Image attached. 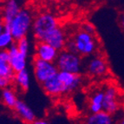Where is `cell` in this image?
<instances>
[{
	"label": "cell",
	"instance_id": "1",
	"mask_svg": "<svg viewBox=\"0 0 124 124\" xmlns=\"http://www.w3.org/2000/svg\"><path fill=\"white\" fill-rule=\"evenodd\" d=\"M32 16L28 10L21 9L18 14L10 23H4V30L10 31L15 41L26 37L32 26Z\"/></svg>",
	"mask_w": 124,
	"mask_h": 124
},
{
	"label": "cell",
	"instance_id": "2",
	"mask_svg": "<svg viewBox=\"0 0 124 124\" xmlns=\"http://www.w3.org/2000/svg\"><path fill=\"white\" fill-rule=\"evenodd\" d=\"M56 65L58 70L60 71L81 73L83 68V62L81 55L63 49L59 51L56 60Z\"/></svg>",
	"mask_w": 124,
	"mask_h": 124
},
{
	"label": "cell",
	"instance_id": "3",
	"mask_svg": "<svg viewBox=\"0 0 124 124\" xmlns=\"http://www.w3.org/2000/svg\"><path fill=\"white\" fill-rule=\"evenodd\" d=\"M58 26V21L53 15L44 13L37 17L32 23L34 36L37 41H43L49 32Z\"/></svg>",
	"mask_w": 124,
	"mask_h": 124
},
{
	"label": "cell",
	"instance_id": "4",
	"mask_svg": "<svg viewBox=\"0 0 124 124\" xmlns=\"http://www.w3.org/2000/svg\"><path fill=\"white\" fill-rule=\"evenodd\" d=\"M33 71L36 80L42 84L57 74V67L54 62L42 60L37 56L33 59Z\"/></svg>",
	"mask_w": 124,
	"mask_h": 124
},
{
	"label": "cell",
	"instance_id": "5",
	"mask_svg": "<svg viewBox=\"0 0 124 124\" xmlns=\"http://www.w3.org/2000/svg\"><path fill=\"white\" fill-rule=\"evenodd\" d=\"M104 91V97L102 101V109L113 115L116 114L121 107V96L118 89L114 85H108Z\"/></svg>",
	"mask_w": 124,
	"mask_h": 124
},
{
	"label": "cell",
	"instance_id": "6",
	"mask_svg": "<svg viewBox=\"0 0 124 124\" xmlns=\"http://www.w3.org/2000/svg\"><path fill=\"white\" fill-rule=\"evenodd\" d=\"M86 69L87 72L94 77H103L109 72V66L106 58L100 55L90 58L86 65Z\"/></svg>",
	"mask_w": 124,
	"mask_h": 124
},
{
	"label": "cell",
	"instance_id": "7",
	"mask_svg": "<svg viewBox=\"0 0 124 124\" xmlns=\"http://www.w3.org/2000/svg\"><path fill=\"white\" fill-rule=\"evenodd\" d=\"M10 54V64L15 73L26 69L27 56L19 51L16 41L7 49Z\"/></svg>",
	"mask_w": 124,
	"mask_h": 124
},
{
	"label": "cell",
	"instance_id": "8",
	"mask_svg": "<svg viewBox=\"0 0 124 124\" xmlns=\"http://www.w3.org/2000/svg\"><path fill=\"white\" fill-rule=\"evenodd\" d=\"M42 88L44 92L50 96H59L68 93L65 85L58 77L57 74L42 83Z\"/></svg>",
	"mask_w": 124,
	"mask_h": 124
},
{
	"label": "cell",
	"instance_id": "9",
	"mask_svg": "<svg viewBox=\"0 0 124 124\" xmlns=\"http://www.w3.org/2000/svg\"><path fill=\"white\" fill-rule=\"evenodd\" d=\"M59 50L45 41H37L36 44V56L48 62H56Z\"/></svg>",
	"mask_w": 124,
	"mask_h": 124
},
{
	"label": "cell",
	"instance_id": "10",
	"mask_svg": "<svg viewBox=\"0 0 124 124\" xmlns=\"http://www.w3.org/2000/svg\"><path fill=\"white\" fill-rule=\"evenodd\" d=\"M58 77L65 85L68 93L77 90L83 83V78L80 73H72L68 71H58Z\"/></svg>",
	"mask_w": 124,
	"mask_h": 124
},
{
	"label": "cell",
	"instance_id": "11",
	"mask_svg": "<svg viewBox=\"0 0 124 124\" xmlns=\"http://www.w3.org/2000/svg\"><path fill=\"white\" fill-rule=\"evenodd\" d=\"M43 41H45L46 43L50 44L54 48H56L57 50H63L66 46V37L64 34V31L60 27L57 26L54 30H52L50 32L45 36Z\"/></svg>",
	"mask_w": 124,
	"mask_h": 124
},
{
	"label": "cell",
	"instance_id": "12",
	"mask_svg": "<svg viewBox=\"0 0 124 124\" xmlns=\"http://www.w3.org/2000/svg\"><path fill=\"white\" fill-rule=\"evenodd\" d=\"M21 10L18 0H6L2 10L3 23H10Z\"/></svg>",
	"mask_w": 124,
	"mask_h": 124
},
{
	"label": "cell",
	"instance_id": "13",
	"mask_svg": "<svg viewBox=\"0 0 124 124\" xmlns=\"http://www.w3.org/2000/svg\"><path fill=\"white\" fill-rule=\"evenodd\" d=\"M13 109L21 120L26 123H34L36 121V116L34 112L24 101L17 100Z\"/></svg>",
	"mask_w": 124,
	"mask_h": 124
},
{
	"label": "cell",
	"instance_id": "14",
	"mask_svg": "<svg viewBox=\"0 0 124 124\" xmlns=\"http://www.w3.org/2000/svg\"><path fill=\"white\" fill-rule=\"evenodd\" d=\"M0 76L14 81L15 72L10 64V54L8 50H0Z\"/></svg>",
	"mask_w": 124,
	"mask_h": 124
},
{
	"label": "cell",
	"instance_id": "15",
	"mask_svg": "<svg viewBox=\"0 0 124 124\" xmlns=\"http://www.w3.org/2000/svg\"><path fill=\"white\" fill-rule=\"evenodd\" d=\"M85 122L88 124H111L114 122L113 115L101 110L96 113H91L87 117Z\"/></svg>",
	"mask_w": 124,
	"mask_h": 124
},
{
	"label": "cell",
	"instance_id": "16",
	"mask_svg": "<svg viewBox=\"0 0 124 124\" xmlns=\"http://www.w3.org/2000/svg\"><path fill=\"white\" fill-rule=\"evenodd\" d=\"M104 97V91L96 90L93 93L89 99V109L91 113H96L102 109V101Z\"/></svg>",
	"mask_w": 124,
	"mask_h": 124
},
{
	"label": "cell",
	"instance_id": "17",
	"mask_svg": "<svg viewBox=\"0 0 124 124\" xmlns=\"http://www.w3.org/2000/svg\"><path fill=\"white\" fill-rule=\"evenodd\" d=\"M14 82L23 92L28 91L30 88V74L26 69L15 73Z\"/></svg>",
	"mask_w": 124,
	"mask_h": 124
},
{
	"label": "cell",
	"instance_id": "18",
	"mask_svg": "<svg viewBox=\"0 0 124 124\" xmlns=\"http://www.w3.org/2000/svg\"><path fill=\"white\" fill-rule=\"evenodd\" d=\"M0 100L3 101V103L6 107L10 108H14L18 99H17L16 93L8 87L2 89L1 95H0Z\"/></svg>",
	"mask_w": 124,
	"mask_h": 124
},
{
	"label": "cell",
	"instance_id": "19",
	"mask_svg": "<svg viewBox=\"0 0 124 124\" xmlns=\"http://www.w3.org/2000/svg\"><path fill=\"white\" fill-rule=\"evenodd\" d=\"M14 42L15 40L10 31H4L0 35V50L8 49L10 44H12Z\"/></svg>",
	"mask_w": 124,
	"mask_h": 124
},
{
	"label": "cell",
	"instance_id": "20",
	"mask_svg": "<svg viewBox=\"0 0 124 124\" xmlns=\"http://www.w3.org/2000/svg\"><path fill=\"white\" fill-rule=\"evenodd\" d=\"M16 44L17 45L19 51L21 53L24 54L26 56H28V52H29V41H28V38L26 37H23L20 39L17 40L16 41Z\"/></svg>",
	"mask_w": 124,
	"mask_h": 124
},
{
	"label": "cell",
	"instance_id": "21",
	"mask_svg": "<svg viewBox=\"0 0 124 124\" xmlns=\"http://www.w3.org/2000/svg\"><path fill=\"white\" fill-rule=\"evenodd\" d=\"M12 82H13V80L8 78V77H1V76H0V89L8 88Z\"/></svg>",
	"mask_w": 124,
	"mask_h": 124
},
{
	"label": "cell",
	"instance_id": "22",
	"mask_svg": "<svg viewBox=\"0 0 124 124\" xmlns=\"http://www.w3.org/2000/svg\"><path fill=\"white\" fill-rule=\"evenodd\" d=\"M83 31H86L88 33L95 35V28L91 23H85L83 24Z\"/></svg>",
	"mask_w": 124,
	"mask_h": 124
},
{
	"label": "cell",
	"instance_id": "23",
	"mask_svg": "<svg viewBox=\"0 0 124 124\" xmlns=\"http://www.w3.org/2000/svg\"><path fill=\"white\" fill-rule=\"evenodd\" d=\"M119 24H120L122 30L124 31V11L122 12V14L119 17Z\"/></svg>",
	"mask_w": 124,
	"mask_h": 124
},
{
	"label": "cell",
	"instance_id": "24",
	"mask_svg": "<svg viewBox=\"0 0 124 124\" xmlns=\"http://www.w3.org/2000/svg\"><path fill=\"white\" fill-rule=\"evenodd\" d=\"M48 122H46V121H37L36 120L35 122H34V124H47Z\"/></svg>",
	"mask_w": 124,
	"mask_h": 124
},
{
	"label": "cell",
	"instance_id": "25",
	"mask_svg": "<svg viewBox=\"0 0 124 124\" xmlns=\"http://www.w3.org/2000/svg\"><path fill=\"white\" fill-rule=\"evenodd\" d=\"M4 31H5V30H4V23H0V35H1V34H2Z\"/></svg>",
	"mask_w": 124,
	"mask_h": 124
},
{
	"label": "cell",
	"instance_id": "26",
	"mask_svg": "<svg viewBox=\"0 0 124 124\" xmlns=\"http://www.w3.org/2000/svg\"><path fill=\"white\" fill-rule=\"evenodd\" d=\"M121 123L124 124V114H123V116H122V119H121Z\"/></svg>",
	"mask_w": 124,
	"mask_h": 124
},
{
	"label": "cell",
	"instance_id": "27",
	"mask_svg": "<svg viewBox=\"0 0 124 124\" xmlns=\"http://www.w3.org/2000/svg\"><path fill=\"white\" fill-rule=\"evenodd\" d=\"M2 10H3V7L0 6V14H1V12H2Z\"/></svg>",
	"mask_w": 124,
	"mask_h": 124
},
{
	"label": "cell",
	"instance_id": "28",
	"mask_svg": "<svg viewBox=\"0 0 124 124\" xmlns=\"http://www.w3.org/2000/svg\"><path fill=\"white\" fill-rule=\"evenodd\" d=\"M3 23V21H2V19H0V23Z\"/></svg>",
	"mask_w": 124,
	"mask_h": 124
},
{
	"label": "cell",
	"instance_id": "29",
	"mask_svg": "<svg viewBox=\"0 0 124 124\" xmlns=\"http://www.w3.org/2000/svg\"><path fill=\"white\" fill-rule=\"evenodd\" d=\"M56 1H63V0H56Z\"/></svg>",
	"mask_w": 124,
	"mask_h": 124
},
{
	"label": "cell",
	"instance_id": "30",
	"mask_svg": "<svg viewBox=\"0 0 124 124\" xmlns=\"http://www.w3.org/2000/svg\"><path fill=\"white\" fill-rule=\"evenodd\" d=\"M110 1H116V0H110Z\"/></svg>",
	"mask_w": 124,
	"mask_h": 124
}]
</instances>
